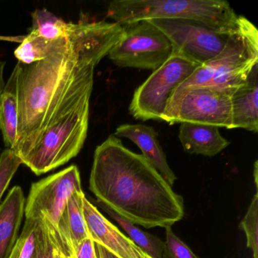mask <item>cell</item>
Listing matches in <instances>:
<instances>
[{"label":"cell","mask_w":258,"mask_h":258,"mask_svg":"<svg viewBox=\"0 0 258 258\" xmlns=\"http://www.w3.org/2000/svg\"><path fill=\"white\" fill-rule=\"evenodd\" d=\"M84 191H75L68 201L58 223L61 238L75 251V247L86 238H90L84 218Z\"/></svg>","instance_id":"cell-16"},{"label":"cell","mask_w":258,"mask_h":258,"mask_svg":"<svg viewBox=\"0 0 258 258\" xmlns=\"http://www.w3.org/2000/svg\"><path fill=\"white\" fill-rule=\"evenodd\" d=\"M68 43V37L57 40H48L30 31L19 47L15 55L20 62L32 64L47 58L51 54L64 47Z\"/></svg>","instance_id":"cell-18"},{"label":"cell","mask_w":258,"mask_h":258,"mask_svg":"<svg viewBox=\"0 0 258 258\" xmlns=\"http://www.w3.org/2000/svg\"><path fill=\"white\" fill-rule=\"evenodd\" d=\"M199 66L182 55L172 54L135 90L129 106L131 115L141 120H162L170 95Z\"/></svg>","instance_id":"cell-6"},{"label":"cell","mask_w":258,"mask_h":258,"mask_svg":"<svg viewBox=\"0 0 258 258\" xmlns=\"http://www.w3.org/2000/svg\"><path fill=\"white\" fill-rule=\"evenodd\" d=\"M103 209L109 214L110 217L117 222V224L123 229L128 238L144 253L152 258H164V241H161L158 237L144 232L135 224L122 218L115 213L108 209L106 207L102 205Z\"/></svg>","instance_id":"cell-19"},{"label":"cell","mask_w":258,"mask_h":258,"mask_svg":"<svg viewBox=\"0 0 258 258\" xmlns=\"http://www.w3.org/2000/svg\"><path fill=\"white\" fill-rule=\"evenodd\" d=\"M83 191L81 175L72 165L31 185L25 203L26 219L41 218L58 229V223L68 201L75 191Z\"/></svg>","instance_id":"cell-9"},{"label":"cell","mask_w":258,"mask_h":258,"mask_svg":"<svg viewBox=\"0 0 258 258\" xmlns=\"http://www.w3.org/2000/svg\"><path fill=\"white\" fill-rule=\"evenodd\" d=\"M179 139L187 153L208 157L215 156L230 144L217 126L199 123H181Z\"/></svg>","instance_id":"cell-15"},{"label":"cell","mask_w":258,"mask_h":258,"mask_svg":"<svg viewBox=\"0 0 258 258\" xmlns=\"http://www.w3.org/2000/svg\"><path fill=\"white\" fill-rule=\"evenodd\" d=\"M36 221L34 247L31 258H53V246L46 229L39 220Z\"/></svg>","instance_id":"cell-25"},{"label":"cell","mask_w":258,"mask_h":258,"mask_svg":"<svg viewBox=\"0 0 258 258\" xmlns=\"http://www.w3.org/2000/svg\"><path fill=\"white\" fill-rule=\"evenodd\" d=\"M114 136L117 138H126L135 143L143 156L156 169L157 171L173 186L176 176L167 163L165 154L158 140V134L152 126L137 124H122L116 129Z\"/></svg>","instance_id":"cell-12"},{"label":"cell","mask_w":258,"mask_h":258,"mask_svg":"<svg viewBox=\"0 0 258 258\" xmlns=\"http://www.w3.org/2000/svg\"><path fill=\"white\" fill-rule=\"evenodd\" d=\"M53 258H66V256L59 251L54 247L53 249Z\"/></svg>","instance_id":"cell-30"},{"label":"cell","mask_w":258,"mask_h":258,"mask_svg":"<svg viewBox=\"0 0 258 258\" xmlns=\"http://www.w3.org/2000/svg\"><path fill=\"white\" fill-rule=\"evenodd\" d=\"M83 210L90 238L95 243L105 247L117 258L141 257L143 250L104 217L86 196Z\"/></svg>","instance_id":"cell-11"},{"label":"cell","mask_w":258,"mask_h":258,"mask_svg":"<svg viewBox=\"0 0 258 258\" xmlns=\"http://www.w3.org/2000/svg\"><path fill=\"white\" fill-rule=\"evenodd\" d=\"M5 61H0V95L4 91V87H5V81H4V68H5Z\"/></svg>","instance_id":"cell-28"},{"label":"cell","mask_w":258,"mask_h":258,"mask_svg":"<svg viewBox=\"0 0 258 258\" xmlns=\"http://www.w3.org/2000/svg\"><path fill=\"white\" fill-rule=\"evenodd\" d=\"M167 123H199L232 129L231 96L214 87L191 89L183 95Z\"/></svg>","instance_id":"cell-10"},{"label":"cell","mask_w":258,"mask_h":258,"mask_svg":"<svg viewBox=\"0 0 258 258\" xmlns=\"http://www.w3.org/2000/svg\"><path fill=\"white\" fill-rule=\"evenodd\" d=\"M140 258H152L151 256H149V255L146 254V253H144V252L143 251V253H142L141 254V257Z\"/></svg>","instance_id":"cell-31"},{"label":"cell","mask_w":258,"mask_h":258,"mask_svg":"<svg viewBox=\"0 0 258 258\" xmlns=\"http://www.w3.org/2000/svg\"><path fill=\"white\" fill-rule=\"evenodd\" d=\"M36 221L26 219L25 226L10 258H31L34 247Z\"/></svg>","instance_id":"cell-23"},{"label":"cell","mask_w":258,"mask_h":258,"mask_svg":"<svg viewBox=\"0 0 258 258\" xmlns=\"http://www.w3.org/2000/svg\"><path fill=\"white\" fill-rule=\"evenodd\" d=\"M75 258H96L94 241L91 238L81 241L75 249Z\"/></svg>","instance_id":"cell-26"},{"label":"cell","mask_w":258,"mask_h":258,"mask_svg":"<svg viewBox=\"0 0 258 258\" xmlns=\"http://www.w3.org/2000/svg\"><path fill=\"white\" fill-rule=\"evenodd\" d=\"M32 20L31 31L43 38L57 40L69 35L70 23H66L46 9L36 10L32 13Z\"/></svg>","instance_id":"cell-20"},{"label":"cell","mask_w":258,"mask_h":258,"mask_svg":"<svg viewBox=\"0 0 258 258\" xmlns=\"http://www.w3.org/2000/svg\"><path fill=\"white\" fill-rule=\"evenodd\" d=\"M90 189L122 218L150 229L180 221L184 202L142 155L111 135L94 152Z\"/></svg>","instance_id":"cell-2"},{"label":"cell","mask_w":258,"mask_h":258,"mask_svg":"<svg viewBox=\"0 0 258 258\" xmlns=\"http://www.w3.org/2000/svg\"><path fill=\"white\" fill-rule=\"evenodd\" d=\"M123 32L116 22L70 23L64 47L32 64L18 62L17 140L12 150L21 160L51 123L90 100L95 67Z\"/></svg>","instance_id":"cell-1"},{"label":"cell","mask_w":258,"mask_h":258,"mask_svg":"<svg viewBox=\"0 0 258 258\" xmlns=\"http://www.w3.org/2000/svg\"><path fill=\"white\" fill-rule=\"evenodd\" d=\"M253 177H254L255 186H256V190H257V161H255Z\"/></svg>","instance_id":"cell-29"},{"label":"cell","mask_w":258,"mask_h":258,"mask_svg":"<svg viewBox=\"0 0 258 258\" xmlns=\"http://www.w3.org/2000/svg\"><path fill=\"white\" fill-rule=\"evenodd\" d=\"M257 62V30L251 22L239 16L237 29L229 36L223 50L211 61L199 66L170 95L164 117L171 116L183 95L191 89L214 87L232 96L247 83Z\"/></svg>","instance_id":"cell-3"},{"label":"cell","mask_w":258,"mask_h":258,"mask_svg":"<svg viewBox=\"0 0 258 258\" xmlns=\"http://www.w3.org/2000/svg\"><path fill=\"white\" fill-rule=\"evenodd\" d=\"M165 229L164 258H199L183 241L175 235L171 226L166 227Z\"/></svg>","instance_id":"cell-24"},{"label":"cell","mask_w":258,"mask_h":258,"mask_svg":"<svg viewBox=\"0 0 258 258\" xmlns=\"http://www.w3.org/2000/svg\"><path fill=\"white\" fill-rule=\"evenodd\" d=\"M95 250H96V258H117L112 253H110L105 247L100 244L95 243Z\"/></svg>","instance_id":"cell-27"},{"label":"cell","mask_w":258,"mask_h":258,"mask_svg":"<svg viewBox=\"0 0 258 258\" xmlns=\"http://www.w3.org/2000/svg\"><path fill=\"white\" fill-rule=\"evenodd\" d=\"M123 28L121 39L108 53L116 66L155 71L173 54L170 40L149 21L130 24Z\"/></svg>","instance_id":"cell-7"},{"label":"cell","mask_w":258,"mask_h":258,"mask_svg":"<svg viewBox=\"0 0 258 258\" xmlns=\"http://www.w3.org/2000/svg\"><path fill=\"white\" fill-rule=\"evenodd\" d=\"M89 116L90 100L57 119L39 135L22 164L40 176L69 162L84 146Z\"/></svg>","instance_id":"cell-5"},{"label":"cell","mask_w":258,"mask_h":258,"mask_svg":"<svg viewBox=\"0 0 258 258\" xmlns=\"http://www.w3.org/2000/svg\"><path fill=\"white\" fill-rule=\"evenodd\" d=\"M149 22L167 36L173 53L200 66L217 57L232 34L220 32L194 21L154 19Z\"/></svg>","instance_id":"cell-8"},{"label":"cell","mask_w":258,"mask_h":258,"mask_svg":"<svg viewBox=\"0 0 258 258\" xmlns=\"http://www.w3.org/2000/svg\"><path fill=\"white\" fill-rule=\"evenodd\" d=\"M240 229L247 238V247L252 251L253 258H258V193L252 198L244 218L240 223Z\"/></svg>","instance_id":"cell-21"},{"label":"cell","mask_w":258,"mask_h":258,"mask_svg":"<svg viewBox=\"0 0 258 258\" xmlns=\"http://www.w3.org/2000/svg\"><path fill=\"white\" fill-rule=\"evenodd\" d=\"M22 188L13 187L0 205V258H10L19 238L25 211Z\"/></svg>","instance_id":"cell-13"},{"label":"cell","mask_w":258,"mask_h":258,"mask_svg":"<svg viewBox=\"0 0 258 258\" xmlns=\"http://www.w3.org/2000/svg\"><path fill=\"white\" fill-rule=\"evenodd\" d=\"M66 258H75V255H72V256H69V257H67V256H66Z\"/></svg>","instance_id":"cell-32"},{"label":"cell","mask_w":258,"mask_h":258,"mask_svg":"<svg viewBox=\"0 0 258 258\" xmlns=\"http://www.w3.org/2000/svg\"><path fill=\"white\" fill-rule=\"evenodd\" d=\"M18 67L15 68L0 95V131L7 149H13L17 140L18 116Z\"/></svg>","instance_id":"cell-17"},{"label":"cell","mask_w":258,"mask_h":258,"mask_svg":"<svg viewBox=\"0 0 258 258\" xmlns=\"http://www.w3.org/2000/svg\"><path fill=\"white\" fill-rule=\"evenodd\" d=\"M22 164V160L11 149H7L0 156V200L7 191L13 176Z\"/></svg>","instance_id":"cell-22"},{"label":"cell","mask_w":258,"mask_h":258,"mask_svg":"<svg viewBox=\"0 0 258 258\" xmlns=\"http://www.w3.org/2000/svg\"><path fill=\"white\" fill-rule=\"evenodd\" d=\"M258 66L253 67L247 83L231 96L232 129L258 131Z\"/></svg>","instance_id":"cell-14"},{"label":"cell","mask_w":258,"mask_h":258,"mask_svg":"<svg viewBox=\"0 0 258 258\" xmlns=\"http://www.w3.org/2000/svg\"><path fill=\"white\" fill-rule=\"evenodd\" d=\"M107 16L121 26L154 19L190 20L232 34L239 16L223 0H122L109 4Z\"/></svg>","instance_id":"cell-4"}]
</instances>
